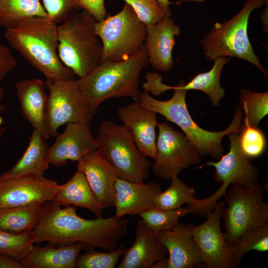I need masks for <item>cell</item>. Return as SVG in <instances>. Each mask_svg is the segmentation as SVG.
<instances>
[{
	"mask_svg": "<svg viewBox=\"0 0 268 268\" xmlns=\"http://www.w3.org/2000/svg\"><path fill=\"white\" fill-rule=\"evenodd\" d=\"M226 203L219 201L208 212L202 224L191 225L192 231L203 263L208 268H234L230 244L222 232L220 220Z\"/></svg>",
	"mask_w": 268,
	"mask_h": 268,
	"instance_id": "obj_12",
	"label": "cell"
},
{
	"mask_svg": "<svg viewBox=\"0 0 268 268\" xmlns=\"http://www.w3.org/2000/svg\"><path fill=\"white\" fill-rule=\"evenodd\" d=\"M51 201L60 207L72 205L85 208L97 217H102L104 209L94 196L85 175L79 170L68 182L59 185Z\"/></svg>",
	"mask_w": 268,
	"mask_h": 268,
	"instance_id": "obj_25",
	"label": "cell"
},
{
	"mask_svg": "<svg viewBox=\"0 0 268 268\" xmlns=\"http://www.w3.org/2000/svg\"><path fill=\"white\" fill-rule=\"evenodd\" d=\"M0 268H22L20 262L0 253Z\"/></svg>",
	"mask_w": 268,
	"mask_h": 268,
	"instance_id": "obj_40",
	"label": "cell"
},
{
	"mask_svg": "<svg viewBox=\"0 0 268 268\" xmlns=\"http://www.w3.org/2000/svg\"><path fill=\"white\" fill-rule=\"evenodd\" d=\"M117 114L123 125L131 131L141 153L145 157L155 159L156 156L155 129L159 124L157 113L134 101L118 108Z\"/></svg>",
	"mask_w": 268,
	"mask_h": 268,
	"instance_id": "obj_16",
	"label": "cell"
},
{
	"mask_svg": "<svg viewBox=\"0 0 268 268\" xmlns=\"http://www.w3.org/2000/svg\"><path fill=\"white\" fill-rule=\"evenodd\" d=\"M191 225L178 222L171 230L157 233L169 254L166 268H193L203 263Z\"/></svg>",
	"mask_w": 268,
	"mask_h": 268,
	"instance_id": "obj_20",
	"label": "cell"
},
{
	"mask_svg": "<svg viewBox=\"0 0 268 268\" xmlns=\"http://www.w3.org/2000/svg\"><path fill=\"white\" fill-rule=\"evenodd\" d=\"M95 138L96 150L116 169L119 178L134 182L148 178L151 162L141 153L127 127L105 121Z\"/></svg>",
	"mask_w": 268,
	"mask_h": 268,
	"instance_id": "obj_7",
	"label": "cell"
},
{
	"mask_svg": "<svg viewBox=\"0 0 268 268\" xmlns=\"http://www.w3.org/2000/svg\"><path fill=\"white\" fill-rule=\"evenodd\" d=\"M168 251L157 232L138 221L133 245L127 249L118 268H153L166 258Z\"/></svg>",
	"mask_w": 268,
	"mask_h": 268,
	"instance_id": "obj_19",
	"label": "cell"
},
{
	"mask_svg": "<svg viewBox=\"0 0 268 268\" xmlns=\"http://www.w3.org/2000/svg\"><path fill=\"white\" fill-rule=\"evenodd\" d=\"M162 88L164 91L174 90L172 97L169 100H158L147 92H143L136 101L179 127L201 156L208 155L213 159H219L224 150L221 144L223 137L231 132L240 134L242 110L236 107L233 120L226 129L220 132L209 131L201 128L191 117L186 103L188 90L164 84Z\"/></svg>",
	"mask_w": 268,
	"mask_h": 268,
	"instance_id": "obj_4",
	"label": "cell"
},
{
	"mask_svg": "<svg viewBox=\"0 0 268 268\" xmlns=\"http://www.w3.org/2000/svg\"><path fill=\"white\" fill-rule=\"evenodd\" d=\"M58 24L48 17H33L6 28L4 36L10 46L46 78H75L58 54Z\"/></svg>",
	"mask_w": 268,
	"mask_h": 268,
	"instance_id": "obj_2",
	"label": "cell"
},
{
	"mask_svg": "<svg viewBox=\"0 0 268 268\" xmlns=\"http://www.w3.org/2000/svg\"><path fill=\"white\" fill-rule=\"evenodd\" d=\"M230 60V57L217 58L209 71L198 74L187 84L180 79L175 86L187 90L202 91L208 95L213 106H218L225 96V90L220 85L221 73L224 65Z\"/></svg>",
	"mask_w": 268,
	"mask_h": 268,
	"instance_id": "obj_27",
	"label": "cell"
},
{
	"mask_svg": "<svg viewBox=\"0 0 268 268\" xmlns=\"http://www.w3.org/2000/svg\"><path fill=\"white\" fill-rule=\"evenodd\" d=\"M190 213L192 214V211L187 206L173 209L152 207L138 215L148 228L158 233L171 230L179 222L181 217Z\"/></svg>",
	"mask_w": 268,
	"mask_h": 268,
	"instance_id": "obj_31",
	"label": "cell"
},
{
	"mask_svg": "<svg viewBox=\"0 0 268 268\" xmlns=\"http://www.w3.org/2000/svg\"><path fill=\"white\" fill-rule=\"evenodd\" d=\"M161 7L165 11L166 15L168 17H171L172 12L170 7V5L172 3H177V2H170L168 0H156Z\"/></svg>",
	"mask_w": 268,
	"mask_h": 268,
	"instance_id": "obj_41",
	"label": "cell"
},
{
	"mask_svg": "<svg viewBox=\"0 0 268 268\" xmlns=\"http://www.w3.org/2000/svg\"><path fill=\"white\" fill-rule=\"evenodd\" d=\"M59 185L44 176L34 174L19 176L0 174V209L51 201Z\"/></svg>",
	"mask_w": 268,
	"mask_h": 268,
	"instance_id": "obj_13",
	"label": "cell"
},
{
	"mask_svg": "<svg viewBox=\"0 0 268 268\" xmlns=\"http://www.w3.org/2000/svg\"><path fill=\"white\" fill-rule=\"evenodd\" d=\"M14 86L23 117L47 140L50 137L46 124L48 96L44 81L37 78L25 79L16 82Z\"/></svg>",
	"mask_w": 268,
	"mask_h": 268,
	"instance_id": "obj_23",
	"label": "cell"
},
{
	"mask_svg": "<svg viewBox=\"0 0 268 268\" xmlns=\"http://www.w3.org/2000/svg\"><path fill=\"white\" fill-rule=\"evenodd\" d=\"M43 203H34L0 209V230L21 234L36 226Z\"/></svg>",
	"mask_w": 268,
	"mask_h": 268,
	"instance_id": "obj_28",
	"label": "cell"
},
{
	"mask_svg": "<svg viewBox=\"0 0 268 268\" xmlns=\"http://www.w3.org/2000/svg\"><path fill=\"white\" fill-rule=\"evenodd\" d=\"M84 245L74 243L56 247L49 243L43 247L33 246L20 261L22 268H75Z\"/></svg>",
	"mask_w": 268,
	"mask_h": 268,
	"instance_id": "obj_24",
	"label": "cell"
},
{
	"mask_svg": "<svg viewBox=\"0 0 268 268\" xmlns=\"http://www.w3.org/2000/svg\"><path fill=\"white\" fill-rule=\"evenodd\" d=\"M48 18L59 24L73 11L81 10L78 0H42Z\"/></svg>",
	"mask_w": 268,
	"mask_h": 268,
	"instance_id": "obj_37",
	"label": "cell"
},
{
	"mask_svg": "<svg viewBox=\"0 0 268 268\" xmlns=\"http://www.w3.org/2000/svg\"><path fill=\"white\" fill-rule=\"evenodd\" d=\"M115 217L126 215H136L154 207L155 195L161 190L160 185L154 182L145 184L143 182H134L117 178L115 184Z\"/></svg>",
	"mask_w": 268,
	"mask_h": 268,
	"instance_id": "obj_21",
	"label": "cell"
},
{
	"mask_svg": "<svg viewBox=\"0 0 268 268\" xmlns=\"http://www.w3.org/2000/svg\"><path fill=\"white\" fill-rule=\"evenodd\" d=\"M56 137L54 143L49 146L48 152L49 163L55 166H63L67 160L78 162L96 149L90 126L84 123H67L64 131Z\"/></svg>",
	"mask_w": 268,
	"mask_h": 268,
	"instance_id": "obj_15",
	"label": "cell"
},
{
	"mask_svg": "<svg viewBox=\"0 0 268 268\" xmlns=\"http://www.w3.org/2000/svg\"><path fill=\"white\" fill-rule=\"evenodd\" d=\"M45 85L49 94L46 113L47 132L56 136L58 129L69 123L91 125L95 113L80 91L76 79L49 78Z\"/></svg>",
	"mask_w": 268,
	"mask_h": 268,
	"instance_id": "obj_10",
	"label": "cell"
},
{
	"mask_svg": "<svg viewBox=\"0 0 268 268\" xmlns=\"http://www.w3.org/2000/svg\"><path fill=\"white\" fill-rule=\"evenodd\" d=\"M240 146L243 153L251 160L262 155L266 150L267 140L258 126H252L243 120L241 124Z\"/></svg>",
	"mask_w": 268,
	"mask_h": 268,
	"instance_id": "obj_34",
	"label": "cell"
},
{
	"mask_svg": "<svg viewBox=\"0 0 268 268\" xmlns=\"http://www.w3.org/2000/svg\"><path fill=\"white\" fill-rule=\"evenodd\" d=\"M240 134L231 132L227 135L230 141L229 152L216 162L208 161L206 165L215 168V182L227 187L236 184L247 186L258 183L260 173L257 166L251 162L240 146Z\"/></svg>",
	"mask_w": 268,
	"mask_h": 268,
	"instance_id": "obj_14",
	"label": "cell"
},
{
	"mask_svg": "<svg viewBox=\"0 0 268 268\" xmlns=\"http://www.w3.org/2000/svg\"><path fill=\"white\" fill-rule=\"evenodd\" d=\"M239 106L245 114L244 120L250 126H258L268 114V92H257L242 89Z\"/></svg>",
	"mask_w": 268,
	"mask_h": 268,
	"instance_id": "obj_32",
	"label": "cell"
},
{
	"mask_svg": "<svg viewBox=\"0 0 268 268\" xmlns=\"http://www.w3.org/2000/svg\"><path fill=\"white\" fill-rule=\"evenodd\" d=\"M181 28L174 18L165 16L156 23L147 26L144 45L148 64L155 70L168 71L173 66L172 56L175 37L180 35Z\"/></svg>",
	"mask_w": 268,
	"mask_h": 268,
	"instance_id": "obj_17",
	"label": "cell"
},
{
	"mask_svg": "<svg viewBox=\"0 0 268 268\" xmlns=\"http://www.w3.org/2000/svg\"><path fill=\"white\" fill-rule=\"evenodd\" d=\"M3 95V89L2 87H0V101H1V99L2 98ZM2 130H0V132Z\"/></svg>",
	"mask_w": 268,
	"mask_h": 268,
	"instance_id": "obj_42",
	"label": "cell"
},
{
	"mask_svg": "<svg viewBox=\"0 0 268 268\" xmlns=\"http://www.w3.org/2000/svg\"><path fill=\"white\" fill-rule=\"evenodd\" d=\"M96 22L84 10L73 11L57 26L59 57L79 78L101 63L103 47L95 31Z\"/></svg>",
	"mask_w": 268,
	"mask_h": 268,
	"instance_id": "obj_5",
	"label": "cell"
},
{
	"mask_svg": "<svg viewBox=\"0 0 268 268\" xmlns=\"http://www.w3.org/2000/svg\"><path fill=\"white\" fill-rule=\"evenodd\" d=\"M148 64L144 43L130 58L100 63L86 76L76 79L78 87L95 114L100 104L111 98L130 97L137 101L140 74Z\"/></svg>",
	"mask_w": 268,
	"mask_h": 268,
	"instance_id": "obj_3",
	"label": "cell"
},
{
	"mask_svg": "<svg viewBox=\"0 0 268 268\" xmlns=\"http://www.w3.org/2000/svg\"><path fill=\"white\" fill-rule=\"evenodd\" d=\"M48 148L46 139L41 132L33 129L22 156L10 170L1 174L6 176H19L29 174L44 176L49 164Z\"/></svg>",
	"mask_w": 268,
	"mask_h": 268,
	"instance_id": "obj_26",
	"label": "cell"
},
{
	"mask_svg": "<svg viewBox=\"0 0 268 268\" xmlns=\"http://www.w3.org/2000/svg\"><path fill=\"white\" fill-rule=\"evenodd\" d=\"M169 187L157 193L154 198V207L161 209L178 208L187 203L192 214L206 215L214 208L218 200L223 193L218 189L213 194L203 199L199 200L195 197V190L180 180L178 176L171 179Z\"/></svg>",
	"mask_w": 268,
	"mask_h": 268,
	"instance_id": "obj_22",
	"label": "cell"
},
{
	"mask_svg": "<svg viewBox=\"0 0 268 268\" xmlns=\"http://www.w3.org/2000/svg\"><path fill=\"white\" fill-rule=\"evenodd\" d=\"M94 28L102 44L101 63L125 60L135 54L144 43L147 26L125 3L117 14L96 21Z\"/></svg>",
	"mask_w": 268,
	"mask_h": 268,
	"instance_id": "obj_8",
	"label": "cell"
},
{
	"mask_svg": "<svg viewBox=\"0 0 268 268\" xmlns=\"http://www.w3.org/2000/svg\"><path fill=\"white\" fill-rule=\"evenodd\" d=\"M268 5V0H246L241 10L229 20L216 22L201 41L205 59L234 57L256 66L268 78V74L255 54L248 36L249 17L256 8Z\"/></svg>",
	"mask_w": 268,
	"mask_h": 268,
	"instance_id": "obj_6",
	"label": "cell"
},
{
	"mask_svg": "<svg viewBox=\"0 0 268 268\" xmlns=\"http://www.w3.org/2000/svg\"><path fill=\"white\" fill-rule=\"evenodd\" d=\"M31 232L13 234L0 230V253L20 262L33 248Z\"/></svg>",
	"mask_w": 268,
	"mask_h": 268,
	"instance_id": "obj_35",
	"label": "cell"
},
{
	"mask_svg": "<svg viewBox=\"0 0 268 268\" xmlns=\"http://www.w3.org/2000/svg\"><path fill=\"white\" fill-rule=\"evenodd\" d=\"M234 268L237 267L248 252L268 251V222L244 233L234 243L230 244Z\"/></svg>",
	"mask_w": 268,
	"mask_h": 268,
	"instance_id": "obj_30",
	"label": "cell"
},
{
	"mask_svg": "<svg viewBox=\"0 0 268 268\" xmlns=\"http://www.w3.org/2000/svg\"><path fill=\"white\" fill-rule=\"evenodd\" d=\"M78 3L81 9L87 11L97 22L107 16L104 0H78Z\"/></svg>",
	"mask_w": 268,
	"mask_h": 268,
	"instance_id": "obj_38",
	"label": "cell"
},
{
	"mask_svg": "<svg viewBox=\"0 0 268 268\" xmlns=\"http://www.w3.org/2000/svg\"><path fill=\"white\" fill-rule=\"evenodd\" d=\"M33 17H48L39 0H0V25L5 28Z\"/></svg>",
	"mask_w": 268,
	"mask_h": 268,
	"instance_id": "obj_29",
	"label": "cell"
},
{
	"mask_svg": "<svg viewBox=\"0 0 268 268\" xmlns=\"http://www.w3.org/2000/svg\"><path fill=\"white\" fill-rule=\"evenodd\" d=\"M16 61L10 49L0 41V82L15 67Z\"/></svg>",
	"mask_w": 268,
	"mask_h": 268,
	"instance_id": "obj_39",
	"label": "cell"
},
{
	"mask_svg": "<svg viewBox=\"0 0 268 268\" xmlns=\"http://www.w3.org/2000/svg\"><path fill=\"white\" fill-rule=\"evenodd\" d=\"M128 224L126 218L114 216L86 219L77 214L74 206L61 208L44 202L31 232V241L33 244L48 242L61 245L81 243L86 250L99 248L110 251L127 235Z\"/></svg>",
	"mask_w": 268,
	"mask_h": 268,
	"instance_id": "obj_1",
	"label": "cell"
},
{
	"mask_svg": "<svg viewBox=\"0 0 268 268\" xmlns=\"http://www.w3.org/2000/svg\"><path fill=\"white\" fill-rule=\"evenodd\" d=\"M129 4L138 18L146 26L167 16L156 0H123Z\"/></svg>",
	"mask_w": 268,
	"mask_h": 268,
	"instance_id": "obj_36",
	"label": "cell"
},
{
	"mask_svg": "<svg viewBox=\"0 0 268 268\" xmlns=\"http://www.w3.org/2000/svg\"><path fill=\"white\" fill-rule=\"evenodd\" d=\"M127 249L124 244H120L108 252L96 251L95 249L87 250L79 255L76 267L79 268H114Z\"/></svg>",
	"mask_w": 268,
	"mask_h": 268,
	"instance_id": "obj_33",
	"label": "cell"
},
{
	"mask_svg": "<svg viewBox=\"0 0 268 268\" xmlns=\"http://www.w3.org/2000/svg\"><path fill=\"white\" fill-rule=\"evenodd\" d=\"M77 167L85 175L103 208L114 206L118 174L110 163L96 149L78 161Z\"/></svg>",
	"mask_w": 268,
	"mask_h": 268,
	"instance_id": "obj_18",
	"label": "cell"
},
{
	"mask_svg": "<svg viewBox=\"0 0 268 268\" xmlns=\"http://www.w3.org/2000/svg\"><path fill=\"white\" fill-rule=\"evenodd\" d=\"M156 138V156L151 166L153 173L166 180L188 167L200 163L201 156L184 133L176 131L167 123H159Z\"/></svg>",
	"mask_w": 268,
	"mask_h": 268,
	"instance_id": "obj_11",
	"label": "cell"
},
{
	"mask_svg": "<svg viewBox=\"0 0 268 268\" xmlns=\"http://www.w3.org/2000/svg\"><path fill=\"white\" fill-rule=\"evenodd\" d=\"M230 185L224 195L227 207L222 217L226 240L232 244L245 232L268 222V202L258 183Z\"/></svg>",
	"mask_w": 268,
	"mask_h": 268,
	"instance_id": "obj_9",
	"label": "cell"
}]
</instances>
